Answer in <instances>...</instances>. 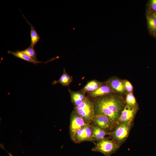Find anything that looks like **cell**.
I'll use <instances>...</instances> for the list:
<instances>
[{
	"mask_svg": "<svg viewBox=\"0 0 156 156\" xmlns=\"http://www.w3.org/2000/svg\"><path fill=\"white\" fill-rule=\"evenodd\" d=\"M21 51L28 55L33 60L37 62L38 61L37 60L36 53L34 47L31 45L28 48Z\"/></svg>",
	"mask_w": 156,
	"mask_h": 156,
	"instance_id": "obj_18",
	"label": "cell"
},
{
	"mask_svg": "<svg viewBox=\"0 0 156 156\" xmlns=\"http://www.w3.org/2000/svg\"><path fill=\"white\" fill-rule=\"evenodd\" d=\"M8 53L11 54L16 57L19 58L27 62L32 63L34 64H36V63H39L42 62L40 61L37 62L33 60L28 55L19 50L17 51H8Z\"/></svg>",
	"mask_w": 156,
	"mask_h": 156,
	"instance_id": "obj_16",
	"label": "cell"
},
{
	"mask_svg": "<svg viewBox=\"0 0 156 156\" xmlns=\"http://www.w3.org/2000/svg\"><path fill=\"white\" fill-rule=\"evenodd\" d=\"M101 83L95 80H91L87 83L82 90L83 92H90L98 89L102 85Z\"/></svg>",
	"mask_w": 156,
	"mask_h": 156,
	"instance_id": "obj_15",
	"label": "cell"
},
{
	"mask_svg": "<svg viewBox=\"0 0 156 156\" xmlns=\"http://www.w3.org/2000/svg\"><path fill=\"white\" fill-rule=\"evenodd\" d=\"M120 146L113 140L105 137L95 144L92 151L101 153L105 156H111L118 151Z\"/></svg>",
	"mask_w": 156,
	"mask_h": 156,
	"instance_id": "obj_2",
	"label": "cell"
},
{
	"mask_svg": "<svg viewBox=\"0 0 156 156\" xmlns=\"http://www.w3.org/2000/svg\"><path fill=\"white\" fill-rule=\"evenodd\" d=\"M92 125L87 124L81 129L78 130L71 139L75 143H77L85 141H92Z\"/></svg>",
	"mask_w": 156,
	"mask_h": 156,
	"instance_id": "obj_6",
	"label": "cell"
},
{
	"mask_svg": "<svg viewBox=\"0 0 156 156\" xmlns=\"http://www.w3.org/2000/svg\"><path fill=\"white\" fill-rule=\"evenodd\" d=\"M124 83L125 90L129 93H131L133 90V87L131 84L128 81H126Z\"/></svg>",
	"mask_w": 156,
	"mask_h": 156,
	"instance_id": "obj_21",
	"label": "cell"
},
{
	"mask_svg": "<svg viewBox=\"0 0 156 156\" xmlns=\"http://www.w3.org/2000/svg\"><path fill=\"white\" fill-rule=\"evenodd\" d=\"M75 112L87 123L92 121L95 115L94 104L87 98L79 105L75 107Z\"/></svg>",
	"mask_w": 156,
	"mask_h": 156,
	"instance_id": "obj_3",
	"label": "cell"
},
{
	"mask_svg": "<svg viewBox=\"0 0 156 156\" xmlns=\"http://www.w3.org/2000/svg\"><path fill=\"white\" fill-rule=\"evenodd\" d=\"M70 93L72 101L75 107L79 105L87 99L82 92L70 91Z\"/></svg>",
	"mask_w": 156,
	"mask_h": 156,
	"instance_id": "obj_13",
	"label": "cell"
},
{
	"mask_svg": "<svg viewBox=\"0 0 156 156\" xmlns=\"http://www.w3.org/2000/svg\"><path fill=\"white\" fill-rule=\"evenodd\" d=\"M24 18L25 19L27 22L30 25L31 28L30 36L31 39V45L34 47L37 43L39 40L40 37L35 30L34 27L31 24L23 14Z\"/></svg>",
	"mask_w": 156,
	"mask_h": 156,
	"instance_id": "obj_17",
	"label": "cell"
},
{
	"mask_svg": "<svg viewBox=\"0 0 156 156\" xmlns=\"http://www.w3.org/2000/svg\"><path fill=\"white\" fill-rule=\"evenodd\" d=\"M146 11L156 14V0H149L147 1Z\"/></svg>",
	"mask_w": 156,
	"mask_h": 156,
	"instance_id": "obj_19",
	"label": "cell"
},
{
	"mask_svg": "<svg viewBox=\"0 0 156 156\" xmlns=\"http://www.w3.org/2000/svg\"><path fill=\"white\" fill-rule=\"evenodd\" d=\"M125 101L127 104L131 106H137L135 98L131 93H128L127 94Z\"/></svg>",
	"mask_w": 156,
	"mask_h": 156,
	"instance_id": "obj_20",
	"label": "cell"
},
{
	"mask_svg": "<svg viewBox=\"0 0 156 156\" xmlns=\"http://www.w3.org/2000/svg\"><path fill=\"white\" fill-rule=\"evenodd\" d=\"M85 121L75 112L71 116L70 126V130L71 138L76 132L87 124Z\"/></svg>",
	"mask_w": 156,
	"mask_h": 156,
	"instance_id": "obj_8",
	"label": "cell"
},
{
	"mask_svg": "<svg viewBox=\"0 0 156 156\" xmlns=\"http://www.w3.org/2000/svg\"><path fill=\"white\" fill-rule=\"evenodd\" d=\"M1 147L2 148H3V149H4H4V148L3 147H2L1 146ZM5 151H7V153H8V155L10 156H13V155H12L11 154V153H9V152H7L5 150Z\"/></svg>",
	"mask_w": 156,
	"mask_h": 156,
	"instance_id": "obj_22",
	"label": "cell"
},
{
	"mask_svg": "<svg viewBox=\"0 0 156 156\" xmlns=\"http://www.w3.org/2000/svg\"><path fill=\"white\" fill-rule=\"evenodd\" d=\"M73 80V77L69 75L66 72L65 69H64L63 74L59 79L57 81H54L52 82V84L54 85L59 83L63 86H68L72 81Z\"/></svg>",
	"mask_w": 156,
	"mask_h": 156,
	"instance_id": "obj_14",
	"label": "cell"
},
{
	"mask_svg": "<svg viewBox=\"0 0 156 156\" xmlns=\"http://www.w3.org/2000/svg\"><path fill=\"white\" fill-rule=\"evenodd\" d=\"M132 124H117L114 130L109 132V135L112 139L120 145L127 139L129 134Z\"/></svg>",
	"mask_w": 156,
	"mask_h": 156,
	"instance_id": "obj_4",
	"label": "cell"
},
{
	"mask_svg": "<svg viewBox=\"0 0 156 156\" xmlns=\"http://www.w3.org/2000/svg\"><path fill=\"white\" fill-rule=\"evenodd\" d=\"M94 105L95 114H101L107 116L115 125L125 106L123 98L114 94L100 97Z\"/></svg>",
	"mask_w": 156,
	"mask_h": 156,
	"instance_id": "obj_1",
	"label": "cell"
},
{
	"mask_svg": "<svg viewBox=\"0 0 156 156\" xmlns=\"http://www.w3.org/2000/svg\"><path fill=\"white\" fill-rule=\"evenodd\" d=\"M148 30L149 34L156 38V14L146 11Z\"/></svg>",
	"mask_w": 156,
	"mask_h": 156,
	"instance_id": "obj_9",
	"label": "cell"
},
{
	"mask_svg": "<svg viewBox=\"0 0 156 156\" xmlns=\"http://www.w3.org/2000/svg\"><path fill=\"white\" fill-rule=\"evenodd\" d=\"M113 91L107 85H102L96 90L89 92L90 96L93 98L101 97L109 94Z\"/></svg>",
	"mask_w": 156,
	"mask_h": 156,
	"instance_id": "obj_12",
	"label": "cell"
},
{
	"mask_svg": "<svg viewBox=\"0 0 156 156\" xmlns=\"http://www.w3.org/2000/svg\"><path fill=\"white\" fill-rule=\"evenodd\" d=\"M106 84L113 92L122 93L125 90L124 83L117 78H112L110 79Z\"/></svg>",
	"mask_w": 156,
	"mask_h": 156,
	"instance_id": "obj_10",
	"label": "cell"
},
{
	"mask_svg": "<svg viewBox=\"0 0 156 156\" xmlns=\"http://www.w3.org/2000/svg\"><path fill=\"white\" fill-rule=\"evenodd\" d=\"M92 141L98 142L105 138V136L109 135V132L102 129L96 125H92Z\"/></svg>",
	"mask_w": 156,
	"mask_h": 156,
	"instance_id": "obj_11",
	"label": "cell"
},
{
	"mask_svg": "<svg viewBox=\"0 0 156 156\" xmlns=\"http://www.w3.org/2000/svg\"><path fill=\"white\" fill-rule=\"evenodd\" d=\"M137 106L126 104L118 120L117 124H132L137 113Z\"/></svg>",
	"mask_w": 156,
	"mask_h": 156,
	"instance_id": "obj_5",
	"label": "cell"
},
{
	"mask_svg": "<svg viewBox=\"0 0 156 156\" xmlns=\"http://www.w3.org/2000/svg\"><path fill=\"white\" fill-rule=\"evenodd\" d=\"M92 121L95 125L106 131L111 130L116 125L107 116L101 114H95Z\"/></svg>",
	"mask_w": 156,
	"mask_h": 156,
	"instance_id": "obj_7",
	"label": "cell"
}]
</instances>
